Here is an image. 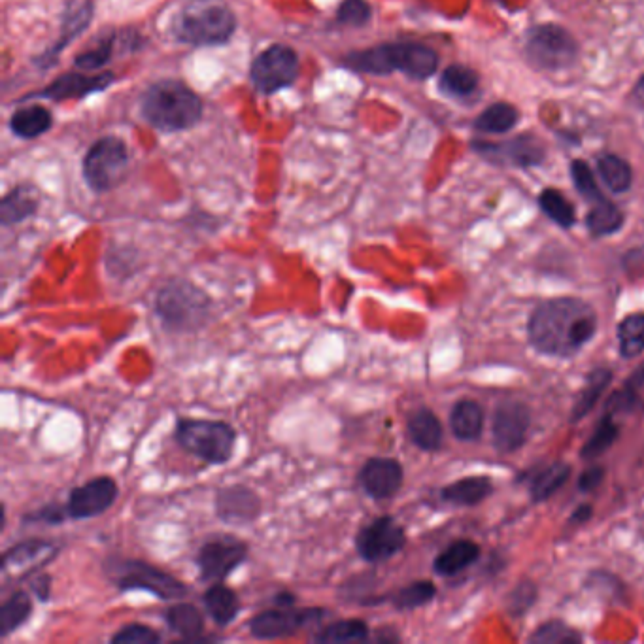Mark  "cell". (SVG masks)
I'll use <instances>...</instances> for the list:
<instances>
[{
  "label": "cell",
  "mask_w": 644,
  "mask_h": 644,
  "mask_svg": "<svg viewBox=\"0 0 644 644\" xmlns=\"http://www.w3.org/2000/svg\"><path fill=\"white\" fill-rule=\"evenodd\" d=\"M452 433L459 441H476L484 427V412L475 401H459L450 414Z\"/></svg>",
  "instance_id": "cell-28"
},
{
  "label": "cell",
  "mask_w": 644,
  "mask_h": 644,
  "mask_svg": "<svg viewBox=\"0 0 644 644\" xmlns=\"http://www.w3.org/2000/svg\"><path fill=\"white\" fill-rule=\"evenodd\" d=\"M114 51V36H102L101 40L91 48V50L84 51L76 57V67L84 68V70H97V68L104 67Z\"/></svg>",
  "instance_id": "cell-42"
},
{
  "label": "cell",
  "mask_w": 644,
  "mask_h": 644,
  "mask_svg": "<svg viewBox=\"0 0 644 644\" xmlns=\"http://www.w3.org/2000/svg\"><path fill=\"white\" fill-rule=\"evenodd\" d=\"M597 172L612 193H626L633 182V172L628 161L614 153H603L597 159Z\"/></svg>",
  "instance_id": "cell-32"
},
{
  "label": "cell",
  "mask_w": 644,
  "mask_h": 644,
  "mask_svg": "<svg viewBox=\"0 0 644 644\" xmlns=\"http://www.w3.org/2000/svg\"><path fill=\"white\" fill-rule=\"evenodd\" d=\"M119 495L118 482L112 476H97L68 495L67 512L70 520H89L112 509Z\"/></svg>",
  "instance_id": "cell-14"
},
{
  "label": "cell",
  "mask_w": 644,
  "mask_h": 644,
  "mask_svg": "<svg viewBox=\"0 0 644 644\" xmlns=\"http://www.w3.org/2000/svg\"><path fill=\"white\" fill-rule=\"evenodd\" d=\"M518 110L509 102H495L488 106L475 121L476 131L484 135H505L518 123Z\"/></svg>",
  "instance_id": "cell-30"
},
{
  "label": "cell",
  "mask_w": 644,
  "mask_h": 644,
  "mask_svg": "<svg viewBox=\"0 0 644 644\" xmlns=\"http://www.w3.org/2000/svg\"><path fill=\"white\" fill-rule=\"evenodd\" d=\"M165 622L172 633L180 635L184 641H212V637H203L204 616L195 605L178 601L165 611Z\"/></svg>",
  "instance_id": "cell-21"
},
{
  "label": "cell",
  "mask_w": 644,
  "mask_h": 644,
  "mask_svg": "<svg viewBox=\"0 0 644 644\" xmlns=\"http://www.w3.org/2000/svg\"><path fill=\"white\" fill-rule=\"evenodd\" d=\"M616 437H618V425L614 424V420L607 414L597 425L594 437L582 448L580 456L584 459H595L597 456H601L603 452H607V448H611Z\"/></svg>",
  "instance_id": "cell-40"
},
{
  "label": "cell",
  "mask_w": 644,
  "mask_h": 644,
  "mask_svg": "<svg viewBox=\"0 0 644 644\" xmlns=\"http://www.w3.org/2000/svg\"><path fill=\"white\" fill-rule=\"evenodd\" d=\"M216 514L229 526H250L261 516V497L248 486L233 484L221 488L216 495Z\"/></svg>",
  "instance_id": "cell-18"
},
{
  "label": "cell",
  "mask_w": 644,
  "mask_h": 644,
  "mask_svg": "<svg viewBox=\"0 0 644 644\" xmlns=\"http://www.w3.org/2000/svg\"><path fill=\"white\" fill-rule=\"evenodd\" d=\"M478 87V74L465 65H450L442 72L441 89L448 95L467 97Z\"/></svg>",
  "instance_id": "cell-36"
},
{
  "label": "cell",
  "mask_w": 644,
  "mask_h": 644,
  "mask_svg": "<svg viewBox=\"0 0 644 644\" xmlns=\"http://www.w3.org/2000/svg\"><path fill=\"white\" fill-rule=\"evenodd\" d=\"M592 516V507L590 505H584V507H578L577 512L573 514V522H586L588 518Z\"/></svg>",
  "instance_id": "cell-50"
},
{
  "label": "cell",
  "mask_w": 644,
  "mask_h": 644,
  "mask_svg": "<svg viewBox=\"0 0 644 644\" xmlns=\"http://www.w3.org/2000/svg\"><path fill=\"white\" fill-rule=\"evenodd\" d=\"M480 548L471 541H458L452 543L446 550L433 561V569L441 577H454L461 571H465L469 565H473L478 560Z\"/></svg>",
  "instance_id": "cell-25"
},
{
  "label": "cell",
  "mask_w": 644,
  "mask_h": 644,
  "mask_svg": "<svg viewBox=\"0 0 644 644\" xmlns=\"http://www.w3.org/2000/svg\"><path fill=\"white\" fill-rule=\"evenodd\" d=\"M611 380L612 373L607 369H597V371L590 374V378L586 382V388L580 393L575 410H573V422L584 418L595 407L597 399L603 395V391L611 384Z\"/></svg>",
  "instance_id": "cell-38"
},
{
  "label": "cell",
  "mask_w": 644,
  "mask_h": 644,
  "mask_svg": "<svg viewBox=\"0 0 644 644\" xmlns=\"http://www.w3.org/2000/svg\"><path fill=\"white\" fill-rule=\"evenodd\" d=\"M586 225L594 237H607L622 229L624 214L616 204L605 199L601 203L594 204V208L586 218Z\"/></svg>",
  "instance_id": "cell-33"
},
{
  "label": "cell",
  "mask_w": 644,
  "mask_h": 644,
  "mask_svg": "<svg viewBox=\"0 0 644 644\" xmlns=\"http://www.w3.org/2000/svg\"><path fill=\"white\" fill-rule=\"evenodd\" d=\"M371 6L367 0H344L337 12V21L348 27H363L371 19Z\"/></svg>",
  "instance_id": "cell-44"
},
{
  "label": "cell",
  "mask_w": 644,
  "mask_h": 644,
  "mask_svg": "<svg viewBox=\"0 0 644 644\" xmlns=\"http://www.w3.org/2000/svg\"><path fill=\"white\" fill-rule=\"evenodd\" d=\"M31 590H33V595L42 601V603H48L51 597V577L50 575H38L31 580Z\"/></svg>",
  "instance_id": "cell-48"
},
{
  "label": "cell",
  "mask_w": 644,
  "mask_h": 644,
  "mask_svg": "<svg viewBox=\"0 0 644 644\" xmlns=\"http://www.w3.org/2000/svg\"><path fill=\"white\" fill-rule=\"evenodd\" d=\"M51 123H53V116L50 110L40 104H33V106L19 108L12 114L10 129L19 138H38L50 131Z\"/></svg>",
  "instance_id": "cell-26"
},
{
  "label": "cell",
  "mask_w": 644,
  "mask_h": 644,
  "mask_svg": "<svg viewBox=\"0 0 644 644\" xmlns=\"http://www.w3.org/2000/svg\"><path fill=\"white\" fill-rule=\"evenodd\" d=\"M38 210V197L33 187L19 186L12 189L0 204V220L2 225H16L31 218Z\"/></svg>",
  "instance_id": "cell-27"
},
{
  "label": "cell",
  "mask_w": 644,
  "mask_h": 644,
  "mask_svg": "<svg viewBox=\"0 0 644 644\" xmlns=\"http://www.w3.org/2000/svg\"><path fill=\"white\" fill-rule=\"evenodd\" d=\"M622 357H635L644 352V314L628 316L618 327Z\"/></svg>",
  "instance_id": "cell-37"
},
{
  "label": "cell",
  "mask_w": 644,
  "mask_h": 644,
  "mask_svg": "<svg viewBox=\"0 0 644 644\" xmlns=\"http://www.w3.org/2000/svg\"><path fill=\"white\" fill-rule=\"evenodd\" d=\"M492 490V482L486 476H469L442 488L441 497L450 505L471 507L484 501Z\"/></svg>",
  "instance_id": "cell-24"
},
{
  "label": "cell",
  "mask_w": 644,
  "mask_h": 644,
  "mask_svg": "<svg viewBox=\"0 0 644 644\" xmlns=\"http://www.w3.org/2000/svg\"><path fill=\"white\" fill-rule=\"evenodd\" d=\"M140 108L144 119L165 133L191 129L203 116V101L199 95L178 80H161L148 87Z\"/></svg>",
  "instance_id": "cell-3"
},
{
  "label": "cell",
  "mask_w": 644,
  "mask_h": 644,
  "mask_svg": "<svg viewBox=\"0 0 644 644\" xmlns=\"http://www.w3.org/2000/svg\"><path fill=\"white\" fill-rule=\"evenodd\" d=\"M571 178H573V184L577 187L578 193L586 201L594 204L605 201V195L601 193V189L597 186L594 172L588 167V163H584L580 159L573 161V165H571Z\"/></svg>",
  "instance_id": "cell-41"
},
{
  "label": "cell",
  "mask_w": 644,
  "mask_h": 644,
  "mask_svg": "<svg viewBox=\"0 0 644 644\" xmlns=\"http://www.w3.org/2000/svg\"><path fill=\"white\" fill-rule=\"evenodd\" d=\"M480 157L501 167H535L544 159L543 142L537 136H514L507 142H475Z\"/></svg>",
  "instance_id": "cell-15"
},
{
  "label": "cell",
  "mask_w": 644,
  "mask_h": 644,
  "mask_svg": "<svg viewBox=\"0 0 644 644\" xmlns=\"http://www.w3.org/2000/svg\"><path fill=\"white\" fill-rule=\"evenodd\" d=\"M61 546L44 539H29L12 546L2 554L0 571L6 580L29 577L34 571L46 567L57 558Z\"/></svg>",
  "instance_id": "cell-16"
},
{
  "label": "cell",
  "mask_w": 644,
  "mask_h": 644,
  "mask_svg": "<svg viewBox=\"0 0 644 644\" xmlns=\"http://www.w3.org/2000/svg\"><path fill=\"white\" fill-rule=\"evenodd\" d=\"M114 82V74L106 72L99 76H84V74H65L50 87L42 89L40 93H34L33 97H44L53 101H67V99H80L89 93L104 91L108 85Z\"/></svg>",
  "instance_id": "cell-20"
},
{
  "label": "cell",
  "mask_w": 644,
  "mask_h": 644,
  "mask_svg": "<svg viewBox=\"0 0 644 644\" xmlns=\"http://www.w3.org/2000/svg\"><path fill=\"white\" fill-rule=\"evenodd\" d=\"M153 310L172 333H195L210 322V295L189 280H170L157 291Z\"/></svg>",
  "instance_id": "cell-5"
},
{
  "label": "cell",
  "mask_w": 644,
  "mask_h": 644,
  "mask_svg": "<svg viewBox=\"0 0 644 644\" xmlns=\"http://www.w3.org/2000/svg\"><path fill=\"white\" fill-rule=\"evenodd\" d=\"M369 639V626L363 620H337L320 629L312 641L320 644L363 643Z\"/></svg>",
  "instance_id": "cell-31"
},
{
  "label": "cell",
  "mask_w": 644,
  "mask_h": 644,
  "mask_svg": "<svg viewBox=\"0 0 644 644\" xmlns=\"http://www.w3.org/2000/svg\"><path fill=\"white\" fill-rule=\"evenodd\" d=\"M237 29V17L223 0H191L172 19V36L187 46H221Z\"/></svg>",
  "instance_id": "cell-4"
},
{
  "label": "cell",
  "mask_w": 644,
  "mask_h": 644,
  "mask_svg": "<svg viewBox=\"0 0 644 644\" xmlns=\"http://www.w3.org/2000/svg\"><path fill=\"white\" fill-rule=\"evenodd\" d=\"M603 475H605L603 467H597V465H595V467H590L588 471H584L582 476H580V480H578V490L584 493L592 492V490H595V488L601 484Z\"/></svg>",
  "instance_id": "cell-47"
},
{
  "label": "cell",
  "mask_w": 644,
  "mask_h": 644,
  "mask_svg": "<svg viewBox=\"0 0 644 644\" xmlns=\"http://www.w3.org/2000/svg\"><path fill=\"white\" fill-rule=\"evenodd\" d=\"M68 518L67 507L59 505H48L42 509L34 510L23 518V522L31 524H44V526H61Z\"/></svg>",
  "instance_id": "cell-46"
},
{
  "label": "cell",
  "mask_w": 644,
  "mask_h": 644,
  "mask_svg": "<svg viewBox=\"0 0 644 644\" xmlns=\"http://www.w3.org/2000/svg\"><path fill=\"white\" fill-rule=\"evenodd\" d=\"M129 170V150L118 136H102L84 159V178L95 193H106L119 186Z\"/></svg>",
  "instance_id": "cell-8"
},
{
  "label": "cell",
  "mask_w": 644,
  "mask_h": 644,
  "mask_svg": "<svg viewBox=\"0 0 644 644\" xmlns=\"http://www.w3.org/2000/svg\"><path fill=\"white\" fill-rule=\"evenodd\" d=\"M104 573L116 584L119 592H146L161 601H180L189 594L186 582L161 571L152 563L133 558H110Z\"/></svg>",
  "instance_id": "cell-6"
},
{
  "label": "cell",
  "mask_w": 644,
  "mask_h": 644,
  "mask_svg": "<svg viewBox=\"0 0 644 644\" xmlns=\"http://www.w3.org/2000/svg\"><path fill=\"white\" fill-rule=\"evenodd\" d=\"M531 641H537V643H569V641H580V635L573 633L569 628H565L563 624L552 622V624H546V626L539 629L531 637Z\"/></svg>",
  "instance_id": "cell-45"
},
{
  "label": "cell",
  "mask_w": 644,
  "mask_h": 644,
  "mask_svg": "<svg viewBox=\"0 0 644 644\" xmlns=\"http://www.w3.org/2000/svg\"><path fill=\"white\" fill-rule=\"evenodd\" d=\"M569 475H571V467L567 463H554V465L546 467L531 480L533 501L541 503V501H546L548 497H552L569 480Z\"/></svg>",
  "instance_id": "cell-34"
},
{
  "label": "cell",
  "mask_w": 644,
  "mask_h": 644,
  "mask_svg": "<svg viewBox=\"0 0 644 644\" xmlns=\"http://www.w3.org/2000/svg\"><path fill=\"white\" fill-rule=\"evenodd\" d=\"M344 65L363 74L403 72L414 80H425L437 72L439 55L420 42H390L371 50L352 51L344 57Z\"/></svg>",
  "instance_id": "cell-2"
},
{
  "label": "cell",
  "mask_w": 644,
  "mask_h": 644,
  "mask_svg": "<svg viewBox=\"0 0 644 644\" xmlns=\"http://www.w3.org/2000/svg\"><path fill=\"white\" fill-rule=\"evenodd\" d=\"M206 614L214 620L216 626L227 628L237 620L240 612V599L238 595L225 584L214 582L203 595Z\"/></svg>",
  "instance_id": "cell-23"
},
{
  "label": "cell",
  "mask_w": 644,
  "mask_h": 644,
  "mask_svg": "<svg viewBox=\"0 0 644 644\" xmlns=\"http://www.w3.org/2000/svg\"><path fill=\"white\" fill-rule=\"evenodd\" d=\"M539 204H541L544 214L550 220L556 221L563 229H571L575 225V221H577L575 208L558 189H552V187L544 189L543 193L539 195Z\"/></svg>",
  "instance_id": "cell-35"
},
{
  "label": "cell",
  "mask_w": 644,
  "mask_h": 644,
  "mask_svg": "<svg viewBox=\"0 0 644 644\" xmlns=\"http://www.w3.org/2000/svg\"><path fill=\"white\" fill-rule=\"evenodd\" d=\"M407 431L410 441L424 452H435L442 446V424L429 408H418L410 414Z\"/></svg>",
  "instance_id": "cell-22"
},
{
  "label": "cell",
  "mask_w": 644,
  "mask_h": 644,
  "mask_svg": "<svg viewBox=\"0 0 644 644\" xmlns=\"http://www.w3.org/2000/svg\"><path fill=\"white\" fill-rule=\"evenodd\" d=\"M161 635L157 629L144 626V624H129L118 629L112 637L110 643L114 644H157L161 643Z\"/></svg>",
  "instance_id": "cell-43"
},
{
  "label": "cell",
  "mask_w": 644,
  "mask_h": 644,
  "mask_svg": "<svg viewBox=\"0 0 644 644\" xmlns=\"http://www.w3.org/2000/svg\"><path fill=\"white\" fill-rule=\"evenodd\" d=\"M531 412L524 403L503 401L493 412V444L499 452H514L526 442Z\"/></svg>",
  "instance_id": "cell-17"
},
{
  "label": "cell",
  "mask_w": 644,
  "mask_h": 644,
  "mask_svg": "<svg viewBox=\"0 0 644 644\" xmlns=\"http://www.w3.org/2000/svg\"><path fill=\"white\" fill-rule=\"evenodd\" d=\"M299 68L297 51L284 44H274L255 57L250 78L261 95H272L295 84Z\"/></svg>",
  "instance_id": "cell-10"
},
{
  "label": "cell",
  "mask_w": 644,
  "mask_h": 644,
  "mask_svg": "<svg viewBox=\"0 0 644 644\" xmlns=\"http://www.w3.org/2000/svg\"><path fill=\"white\" fill-rule=\"evenodd\" d=\"M435 594H437V590L431 582H427V580L412 582L393 595L391 603L397 611H414V609L424 607L429 601H433Z\"/></svg>",
  "instance_id": "cell-39"
},
{
  "label": "cell",
  "mask_w": 644,
  "mask_h": 644,
  "mask_svg": "<svg viewBox=\"0 0 644 644\" xmlns=\"http://www.w3.org/2000/svg\"><path fill=\"white\" fill-rule=\"evenodd\" d=\"M526 55L537 68L561 70L577 61V40L560 25H539L527 34Z\"/></svg>",
  "instance_id": "cell-9"
},
{
  "label": "cell",
  "mask_w": 644,
  "mask_h": 644,
  "mask_svg": "<svg viewBox=\"0 0 644 644\" xmlns=\"http://www.w3.org/2000/svg\"><path fill=\"white\" fill-rule=\"evenodd\" d=\"M357 480L369 497L376 501H384L401 490L405 471L397 459L371 458L359 469Z\"/></svg>",
  "instance_id": "cell-19"
},
{
  "label": "cell",
  "mask_w": 644,
  "mask_h": 644,
  "mask_svg": "<svg viewBox=\"0 0 644 644\" xmlns=\"http://www.w3.org/2000/svg\"><path fill=\"white\" fill-rule=\"evenodd\" d=\"M597 331V316L577 297H560L537 306L529 320V340L544 356L578 354Z\"/></svg>",
  "instance_id": "cell-1"
},
{
  "label": "cell",
  "mask_w": 644,
  "mask_h": 644,
  "mask_svg": "<svg viewBox=\"0 0 644 644\" xmlns=\"http://www.w3.org/2000/svg\"><path fill=\"white\" fill-rule=\"evenodd\" d=\"M33 614V597L25 590H17L0 607V635L8 637L25 626Z\"/></svg>",
  "instance_id": "cell-29"
},
{
  "label": "cell",
  "mask_w": 644,
  "mask_h": 644,
  "mask_svg": "<svg viewBox=\"0 0 644 644\" xmlns=\"http://www.w3.org/2000/svg\"><path fill=\"white\" fill-rule=\"evenodd\" d=\"M407 544L405 529L391 516L374 518L371 524L361 527L356 535V550L367 563H382L399 554Z\"/></svg>",
  "instance_id": "cell-13"
},
{
  "label": "cell",
  "mask_w": 644,
  "mask_h": 644,
  "mask_svg": "<svg viewBox=\"0 0 644 644\" xmlns=\"http://www.w3.org/2000/svg\"><path fill=\"white\" fill-rule=\"evenodd\" d=\"M250 548L244 541L233 535H220L199 548L197 552V569L203 582H223L231 577L238 567L248 560Z\"/></svg>",
  "instance_id": "cell-12"
},
{
  "label": "cell",
  "mask_w": 644,
  "mask_h": 644,
  "mask_svg": "<svg viewBox=\"0 0 644 644\" xmlns=\"http://www.w3.org/2000/svg\"><path fill=\"white\" fill-rule=\"evenodd\" d=\"M272 603H274V607H289V605H295V595L289 594V592H282V594L272 597Z\"/></svg>",
  "instance_id": "cell-49"
},
{
  "label": "cell",
  "mask_w": 644,
  "mask_h": 644,
  "mask_svg": "<svg viewBox=\"0 0 644 644\" xmlns=\"http://www.w3.org/2000/svg\"><path fill=\"white\" fill-rule=\"evenodd\" d=\"M174 441L208 465H225L235 454L237 431L233 425L218 420L178 418Z\"/></svg>",
  "instance_id": "cell-7"
},
{
  "label": "cell",
  "mask_w": 644,
  "mask_h": 644,
  "mask_svg": "<svg viewBox=\"0 0 644 644\" xmlns=\"http://www.w3.org/2000/svg\"><path fill=\"white\" fill-rule=\"evenodd\" d=\"M327 616H329L327 609H316V607H308V609H295L293 605L274 607L271 611L255 614L248 628L255 639L271 641V639L295 635L303 629L316 628Z\"/></svg>",
  "instance_id": "cell-11"
}]
</instances>
